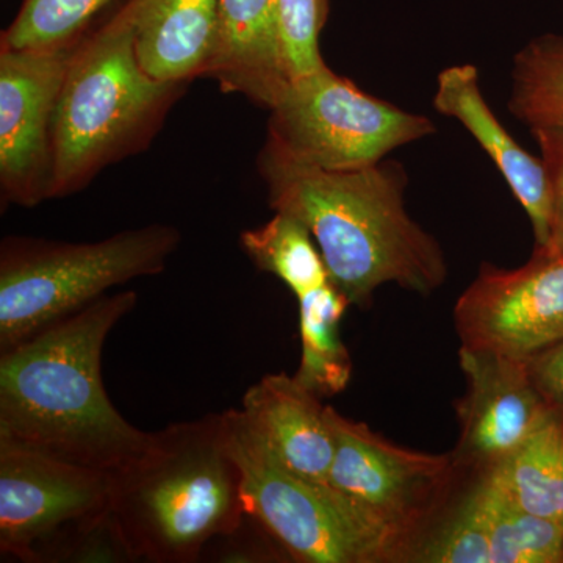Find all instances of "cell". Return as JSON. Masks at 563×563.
<instances>
[{"label":"cell","instance_id":"6da1fadb","mask_svg":"<svg viewBox=\"0 0 563 563\" xmlns=\"http://www.w3.org/2000/svg\"><path fill=\"white\" fill-rule=\"evenodd\" d=\"M139 295L121 291L0 354V439L101 472L146 450L152 432L125 420L102 380V351Z\"/></svg>","mask_w":563,"mask_h":563},{"label":"cell","instance_id":"7a4b0ae2","mask_svg":"<svg viewBox=\"0 0 563 563\" xmlns=\"http://www.w3.org/2000/svg\"><path fill=\"white\" fill-rule=\"evenodd\" d=\"M258 172L269 207L312 233L333 285L351 306H372L380 285L431 295L446 282L442 247L404 207L407 176L399 163L325 172L265 144Z\"/></svg>","mask_w":563,"mask_h":563},{"label":"cell","instance_id":"3957f363","mask_svg":"<svg viewBox=\"0 0 563 563\" xmlns=\"http://www.w3.org/2000/svg\"><path fill=\"white\" fill-rule=\"evenodd\" d=\"M110 512L135 562H199L235 531L246 503L222 413L152 432L143 453L110 472Z\"/></svg>","mask_w":563,"mask_h":563},{"label":"cell","instance_id":"277c9868","mask_svg":"<svg viewBox=\"0 0 563 563\" xmlns=\"http://www.w3.org/2000/svg\"><path fill=\"white\" fill-rule=\"evenodd\" d=\"M139 0L81 36L52 125L49 199L76 195L113 163L146 150L187 81L154 79L136 57Z\"/></svg>","mask_w":563,"mask_h":563},{"label":"cell","instance_id":"5b68a950","mask_svg":"<svg viewBox=\"0 0 563 563\" xmlns=\"http://www.w3.org/2000/svg\"><path fill=\"white\" fill-rule=\"evenodd\" d=\"M180 240L168 224L129 229L92 243L7 236L0 244V354L118 285L157 276Z\"/></svg>","mask_w":563,"mask_h":563},{"label":"cell","instance_id":"8992f818","mask_svg":"<svg viewBox=\"0 0 563 563\" xmlns=\"http://www.w3.org/2000/svg\"><path fill=\"white\" fill-rule=\"evenodd\" d=\"M228 443L243 476L246 512L295 561L376 563L407 554L410 544L333 488L285 472L252 432L242 410L222 412Z\"/></svg>","mask_w":563,"mask_h":563},{"label":"cell","instance_id":"52a82bcc","mask_svg":"<svg viewBox=\"0 0 563 563\" xmlns=\"http://www.w3.org/2000/svg\"><path fill=\"white\" fill-rule=\"evenodd\" d=\"M269 113L266 146L325 172L379 165L391 151L435 132L428 118L366 95L328 65L288 81Z\"/></svg>","mask_w":563,"mask_h":563},{"label":"cell","instance_id":"ba28073f","mask_svg":"<svg viewBox=\"0 0 563 563\" xmlns=\"http://www.w3.org/2000/svg\"><path fill=\"white\" fill-rule=\"evenodd\" d=\"M335 455L329 484L388 531L412 543L413 533L453 481L454 455L396 446L365 422L329 407Z\"/></svg>","mask_w":563,"mask_h":563},{"label":"cell","instance_id":"9c48e42d","mask_svg":"<svg viewBox=\"0 0 563 563\" xmlns=\"http://www.w3.org/2000/svg\"><path fill=\"white\" fill-rule=\"evenodd\" d=\"M79 40L46 49L0 46V192L3 206L49 199L52 125Z\"/></svg>","mask_w":563,"mask_h":563},{"label":"cell","instance_id":"30bf717a","mask_svg":"<svg viewBox=\"0 0 563 563\" xmlns=\"http://www.w3.org/2000/svg\"><path fill=\"white\" fill-rule=\"evenodd\" d=\"M454 318L462 346L531 361L563 342V255L536 251L517 269L483 265Z\"/></svg>","mask_w":563,"mask_h":563},{"label":"cell","instance_id":"8fae6325","mask_svg":"<svg viewBox=\"0 0 563 563\" xmlns=\"http://www.w3.org/2000/svg\"><path fill=\"white\" fill-rule=\"evenodd\" d=\"M110 509V473L0 439V554L33 563L63 529Z\"/></svg>","mask_w":563,"mask_h":563},{"label":"cell","instance_id":"7c38bea8","mask_svg":"<svg viewBox=\"0 0 563 563\" xmlns=\"http://www.w3.org/2000/svg\"><path fill=\"white\" fill-rule=\"evenodd\" d=\"M461 366L466 393L457 406L454 461L488 472L528 439L553 404L537 387L529 361L462 346Z\"/></svg>","mask_w":563,"mask_h":563},{"label":"cell","instance_id":"4fadbf2b","mask_svg":"<svg viewBox=\"0 0 563 563\" xmlns=\"http://www.w3.org/2000/svg\"><path fill=\"white\" fill-rule=\"evenodd\" d=\"M242 413L273 461L310 483L329 484L335 455L329 406L295 376L268 374L244 393Z\"/></svg>","mask_w":563,"mask_h":563},{"label":"cell","instance_id":"5bb4252c","mask_svg":"<svg viewBox=\"0 0 563 563\" xmlns=\"http://www.w3.org/2000/svg\"><path fill=\"white\" fill-rule=\"evenodd\" d=\"M433 107L461 122L487 151L531 220L536 251H547L551 240V196L542 158L525 151L495 117L481 91L476 66L455 65L442 70Z\"/></svg>","mask_w":563,"mask_h":563},{"label":"cell","instance_id":"9a60e30c","mask_svg":"<svg viewBox=\"0 0 563 563\" xmlns=\"http://www.w3.org/2000/svg\"><path fill=\"white\" fill-rule=\"evenodd\" d=\"M206 77L222 91L272 109L287 87L277 31V0H220L217 47Z\"/></svg>","mask_w":563,"mask_h":563},{"label":"cell","instance_id":"2e32d148","mask_svg":"<svg viewBox=\"0 0 563 563\" xmlns=\"http://www.w3.org/2000/svg\"><path fill=\"white\" fill-rule=\"evenodd\" d=\"M220 0H139L136 57L154 79L206 77L217 47Z\"/></svg>","mask_w":563,"mask_h":563},{"label":"cell","instance_id":"e0dca14e","mask_svg":"<svg viewBox=\"0 0 563 563\" xmlns=\"http://www.w3.org/2000/svg\"><path fill=\"white\" fill-rule=\"evenodd\" d=\"M484 476L521 509L563 526V410L551 406L528 439Z\"/></svg>","mask_w":563,"mask_h":563},{"label":"cell","instance_id":"ac0fdd59","mask_svg":"<svg viewBox=\"0 0 563 563\" xmlns=\"http://www.w3.org/2000/svg\"><path fill=\"white\" fill-rule=\"evenodd\" d=\"M296 299L302 351L295 377L320 398L339 395L346 390L352 373L350 352L340 335V322L351 303L332 280Z\"/></svg>","mask_w":563,"mask_h":563},{"label":"cell","instance_id":"d6986e66","mask_svg":"<svg viewBox=\"0 0 563 563\" xmlns=\"http://www.w3.org/2000/svg\"><path fill=\"white\" fill-rule=\"evenodd\" d=\"M240 244L261 272L273 274L299 298L331 282L320 247L306 225L285 213L242 232Z\"/></svg>","mask_w":563,"mask_h":563},{"label":"cell","instance_id":"ffe728a7","mask_svg":"<svg viewBox=\"0 0 563 563\" xmlns=\"http://www.w3.org/2000/svg\"><path fill=\"white\" fill-rule=\"evenodd\" d=\"M477 487L487 510L492 563L563 562L561 523L521 509L485 476Z\"/></svg>","mask_w":563,"mask_h":563},{"label":"cell","instance_id":"44dd1931","mask_svg":"<svg viewBox=\"0 0 563 563\" xmlns=\"http://www.w3.org/2000/svg\"><path fill=\"white\" fill-rule=\"evenodd\" d=\"M509 110L529 129L563 128V36L531 41L514 62Z\"/></svg>","mask_w":563,"mask_h":563},{"label":"cell","instance_id":"7402d4cb","mask_svg":"<svg viewBox=\"0 0 563 563\" xmlns=\"http://www.w3.org/2000/svg\"><path fill=\"white\" fill-rule=\"evenodd\" d=\"M113 0H22L16 18L2 32L0 46L46 49L79 40L92 18Z\"/></svg>","mask_w":563,"mask_h":563},{"label":"cell","instance_id":"603a6c76","mask_svg":"<svg viewBox=\"0 0 563 563\" xmlns=\"http://www.w3.org/2000/svg\"><path fill=\"white\" fill-rule=\"evenodd\" d=\"M413 558L428 563H492L487 510L477 485Z\"/></svg>","mask_w":563,"mask_h":563},{"label":"cell","instance_id":"cb8c5ba5","mask_svg":"<svg viewBox=\"0 0 563 563\" xmlns=\"http://www.w3.org/2000/svg\"><path fill=\"white\" fill-rule=\"evenodd\" d=\"M331 0H277V31L288 79L324 68L320 49Z\"/></svg>","mask_w":563,"mask_h":563},{"label":"cell","instance_id":"d4e9b609","mask_svg":"<svg viewBox=\"0 0 563 563\" xmlns=\"http://www.w3.org/2000/svg\"><path fill=\"white\" fill-rule=\"evenodd\" d=\"M135 562L110 509L63 529L36 551L33 563Z\"/></svg>","mask_w":563,"mask_h":563},{"label":"cell","instance_id":"484cf974","mask_svg":"<svg viewBox=\"0 0 563 563\" xmlns=\"http://www.w3.org/2000/svg\"><path fill=\"white\" fill-rule=\"evenodd\" d=\"M551 196V240L544 254L563 255V128L532 129Z\"/></svg>","mask_w":563,"mask_h":563},{"label":"cell","instance_id":"4316f807","mask_svg":"<svg viewBox=\"0 0 563 563\" xmlns=\"http://www.w3.org/2000/svg\"><path fill=\"white\" fill-rule=\"evenodd\" d=\"M529 366L544 398L563 410V342L533 355Z\"/></svg>","mask_w":563,"mask_h":563}]
</instances>
